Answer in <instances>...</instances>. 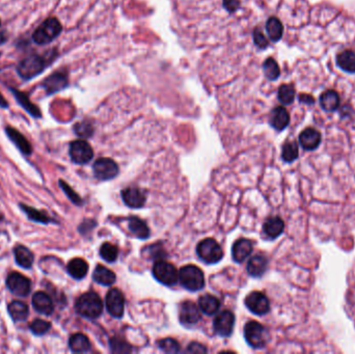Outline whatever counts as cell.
<instances>
[{
  "instance_id": "6da1fadb",
  "label": "cell",
  "mask_w": 355,
  "mask_h": 354,
  "mask_svg": "<svg viewBox=\"0 0 355 354\" xmlns=\"http://www.w3.org/2000/svg\"><path fill=\"white\" fill-rule=\"evenodd\" d=\"M76 311L87 319H97L103 311V302L100 296L95 292L82 294L76 301Z\"/></svg>"
},
{
  "instance_id": "7a4b0ae2",
  "label": "cell",
  "mask_w": 355,
  "mask_h": 354,
  "mask_svg": "<svg viewBox=\"0 0 355 354\" xmlns=\"http://www.w3.org/2000/svg\"><path fill=\"white\" fill-rule=\"evenodd\" d=\"M179 281L185 289L192 292L200 291L205 287L204 273L194 265H187L180 269Z\"/></svg>"
},
{
  "instance_id": "3957f363",
  "label": "cell",
  "mask_w": 355,
  "mask_h": 354,
  "mask_svg": "<svg viewBox=\"0 0 355 354\" xmlns=\"http://www.w3.org/2000/svg\"><path fill=\"white\" fill-rule=\"evenodd\" d=\"M61 24L56 18H49L33 32L32 38L36 44L45 45L52 42L61 32Z\"/></svg>"
},
{
  "instance_id": "277c9868",
  "label": "cell",
  "mask_w": 355,
  "mask_h": 354,
  "mask_svg": "<svg viewBox=\"0 0 355 354\" xmlns=\"http://www.w3.org/2000/svg\"><path fill=\"white\" fill-rule=\"evenodd\" d=\"M154 278L164 286H175L179 281V272L177 268L163 260L157 261L153 266Z\"/></svg>"
},
{
  "instance_id": "5b68a950",
  "label": "cell",
  "mask_w": 355,
  "mask_h": 354,
  "mask_svg": "<svg viewBox=\"0 0 355 354\" xmlns=\"http://www.w3.org/2000/svg\"><path fill=\"white\" fill-rule=\"evenodd\" d=\"M196 254L202 261L208 264L218 263L223 257L221 246L212 238H206L197 244Z\"/></svg>"
},
{
  "instance_id": "8992f818",
  "label": "cell",
  "mask_w": 355,
  "mask_h": 354,
  "mask_svg": "<svg viewBox=\"0 0 355 354\" xmlns=\"http://www.w3.org/2000/svg\"><path fill=\"white\" fill-rule=\"evenodd\" d=\"M244 337L247 344L255 349L265 347L268 341L266 328L257 321H249L246 323L244 327Z\"/></svg>"
},
{
  "instance_id": "52a82bcc",
  "label": "cell",
  "mask_w": 355,
  "mask_h": 354,
  "mask_svg": "<svg viewBox=\"0 0 355 354\" xmlns=\"http://www.w3.org/2000/svg\"><path fill=\"white\" fill-rule=\"evenodd\" d=\"M45 60L39 55H30L25 57L18 66V73L21 78L25 80L31 79V78L41 74L45 69Z\"/></svg>"
},
{
  "instance_id": "ba28073f",
  "label": "cell",
  "mask_w": 355,
  "mask_h": 354,
  "mask_svg": "<svg viewBox=\"0 0 355 354\" xmlns=\"http://www.w3.org/2000/svg\"><path fill=\"white\" fill-rule=\"evenodd\" d=\"M70 157L76 164H86L94 157V151L86 140H75L70 144Z\"/></svg>"
},
{
  "instance_id": "9c48e42d",
  "label": "cell",
  "mask_w": 355,
  "mask_h": 354,
  "mask_svg": "<svg viewBox=\"0 0 355 354\" xmlns=\"http://www.w3.org/2000/svg\"><path fill=\"white\" fill-rule=\"evenodd\" d=\"M106 307L113 318L120 319L125 310V297L117 289H111L106 295Z\"/></svg>"
},
{
  "instance_id": "30bf717a",
  "label": "cell",
  "mask_w": 355,
  "mask_h": 354,
  "mask_svg": "<svg viewBox=\"0 0 355 354\" xmlns=\"http://www.w3.org/2000/svg\"><path fill=\"white\" fill-rule=\"evenodd\" d=\"M7 286L14 295L26 297L30 293L31 283L24 275L18 272H13L7 279Z\"/></svg>"
},
{
  "instance_id": "8fae6325",
  "label": "cell",
  "mask_w": 355,
  "mask_h": 354,
  "mask_svg": "<svg viewBox=\"0 0 355 354\" xmlns=\"http://www.w3.org/2000/svg\"><path fill=\"white\" fill-rule=\"evenodd\" d=\"M95 177L101 181H107L118 175L117 164L109 158H99L93 166Z\"/></svg>"
},
{
  "instance_id": "7c38bea8",
  "label": "cell",
  "mask_w": 355,
  "mask_h": 354,
  "mask_svg": "<svg viewBox=\"0 0 355 354\" xmlns=\"http://www.w3.org/2000/svg\"><path fill=\"white\" fill-rule=\"evenodd\" d=\"M215 332L223 338L229 337L233 334L235 326V316L231 310L219 313L213 322Z\"/></svg>"
},
{
  "instance_id": "4fadbf2b",
  "label": "cell",
  "mask_w": 355,
  "mask_h": 354,
  "mask_svg": "<svg viewBox=\"0 0 355 354\" xmlns=\"http://www.w3.org/2000/svg\"><path fill=\"white\" fill-rule=\"evenodd\" d=\"M246 307L254 314L263 316L270 310V303L265 294L255 291L249 293L245 298Z\"/></svg>"
},
{
  "instance_id": "5bb4252c",
  "label": "cell",
  "mask_w": 355,
  "mask_h": 354,
  "mask_svg": "<svg viewBox=\"0 0 355 354\" xmlns=\"http://www.w3.org/2000/svg\"><path fill=\"white\" fill-rule=\"evenodd\" d=\"M179 318L183 325L192 326L201 319V313L192 301H184L180 306Z\"/></svg>"
},
{
  "instance_id": "9a60e30c",
  "label": "cell",
  "mask_w": 355,
  "mask_h": 354,
  "mask_svg": "<svg viewBox=\"0 0 355 354\" xmlns=\"http://www.w3.org/2000/svg\"><path fill=\"white\" fill-rule=\"evenodd\" d=\"M321 133L314 128L304 129L299 135V143L305 151H314L321 143Z\"/></svg>"
},
{
  "instance_id": "2e32d148",
  "label": "cell",
  "mask_w": 355,
  "mask_h": 354,
  "mask_svg": "<svg viewBox=\"0 0 355 354\" xmlns=\"http://www.w3.org/2000/svg\"><path fill=\"white\" fill-rule=\"evenodd\" d=\"M122 198L124 203L133 209L141 208L145 203L144 193L135 187H129L122 191Z\"/></svg>"
},
{
  "instance_id": "e0dca14e",
  "label": "cell",
  "mask_w": 355,
  "mask_h": 354,
  "mask_svg": "<svg viewBox=\"0 0 355 354\" xmlns=\"http://www.w3.org/2000/svg\"><path fill=\"white\" fill-rule=\"evenodd\" d=\"M68 85V77L61 72H57L49 76L44 80L43 88L47 94H54L64 90Z\"/></svg>"
},
{
  "instance_id": "ac0fdd59",
  "label": "cell",
  "mask_w": 355,
  "mask_h": 354,
  "mask_svg": "<svg viewBox=\"0 0 355 354\" xmlns=\"http://www.w3.org/2000/svg\"><path fill=\"white\" fill-rule=\"evenodd\" d=\"M290 123V114L283 106L275 107L270 116V125L278 131H283Z\"/></svg>"
},
{
  "instance_id": "d6986e66",
  "label": "cell",
  "mask_w": 355,
  "mask_h": 354,
  "mask_svg": "<svg viewBox=\"0 0 355 354\" xmlns=\"http://www.w3.org/2000/svg\"><path fill=\"white\" fill-rule=\"evenodd\" d=\"M253 253V243L248 239H238L237 240L233 247H232V255L233 259L237 263H242L244 260H246L249 255Z\"/></svg>"
},
{
  "instance_id": "ffe728a7",
  "label": "cell",
  "mask_w": 355,
  "mask_h": 354,
  "mask_svg": "<svg viewBox=\"0 0 355 354\" xmlns=\"http://www.w3.org/2000/svg\"><path fill=\"white\" fill-rule=\"evenodd\" d=\"M32 305L36 311L43 315H50L54 310L53 301L45 292H36L32 296Z\"/></svg>"
},
{
  "instance_id": "44dd1931",
  "label": "cell",
  "mask_w": 355,
  "mask_h": 354,
  "mask_svg": "<svg viewBox=\"0 0 355 354\" xmlns=\"http://www.w3.org/2000/svg\"><path fill=\"white\" fill-rule=\"evenodd\" d=\"M268 268V260L262 255L254 256L247 263V272L250 277L261 278Z\"/></svg>"
},
{
  "instance_id": "7402d4cb",
  "label": "cell",
  "mask_w": 355,
  "mask_h": 354,
  "mask_svg": "<svg viewBox=\"0 0 355 354\" xmlns=\"http://www.w3.org/2000/svg\"><path fill=\"white\" fill-rule=\"evenodd\" d=\"M6 133L9 136V138L12 140V142L19 149V151L24 155H30L32 153V148L29 143V141L16 129L12 127L6 128Z\"/></svg>"
},
{
  "instance_id": "603a6c76",
  "label": "cell",
  "mask_w": 355,
  "mask_h": 354,
  "mask_svg": "<svg viewBox=\"0 0 355 354\" xmlns=\"http://www.w3.org/2000/svg\"><path fill=\"white\" fill-rule=\"evenodd\" d=\"M284 228H285V223L283 219L278 216L268 218L263 225L264 233L266 234L267 237L271 239H275L278 238L279 236H281L282 233L284 232Z\"/></svg>"
},
{
  "instance_id": "cb8c5ba5",
  "label": "cell",
  "mask_w": 355,
  "mask_h": 354,
  "mask_svg": "<svg viewBox=\"0 0 355 354\" xmlns=\"http://www.w3.org/2000/svg\"><path fill=\"white\" fill-rule=\"evenodd\" d=\"M67 268L72 278H74L75 280H82L88 274L89 264L80 258H76L70 261Z\"/></svg>"
},
{
  "instance_id": "d4e9b609",
  "label": "cell",
  "mask_w": 355,
  "mask_h": 354,
  "mask_svg": "<svg viewBox=\"0 0 355 354\" xmlns=\"http://www.w3.org/2000/svg\"><path fill=\"white\" fill-rule=\"evenodd\" d=\"M93 279L99 285L110 287L115 283L116 278L111 270L102 265H98L93 273Z\"/></svg>"
},
{
  "instance_id": "484cf974",
  "label": "cell",
  "mask_w": 355,
  "mask_h": 354,
  "mask_svg": "<svg viewBox=\"0 0 355 354\" xmlns=\"http://www.w3.org/2000/svg\"><path fill=\"white\" fill-rule=\"evenodd\" d=\"M128 226L130 232L139 239H147L150 237V228L147 223L138 217H130L128 220Z\"/></svg>"
},
{
  "instance_id": "4316f807",
  "label": "cell",
  "mask_w": 355,
  "mask_h": 354,
  "mask_svg": "<svg viewBox=\"0 0 355 354\" xmlns=\"http://www.w3.org/2000/svg\"><path fill=\"white\" fill-rule=\"evenodd\" d=\"M69 346L75 353H83L91 350V342L89 338L82 334H75L70 338Z\"/></svg>"
},
{
  "instance_id": "83f0119b",
  "label": "cell",
  "mask_w": 355,
  "mask_h": 354,
  "mask_svg": "<svg viewBox=\"0 0 355 354\" xmlns=\"http://www.w3.org/2000/svg\"><path fill=\"white\" fill-rule=\"evenodd\" d=\"M320 105L327 112L336 111L340 106V96L336 91H326L320 96Z\"/></svg>"
},
{
  "instance_id": "f1b7e54d",
  "label": "cell",
  "mask_w": 355,
  "mask_h": 354,
  "mask_svg": "<svg viewBox=\"0 0 355 354\" xmlns=\"http://www.w3.org/2000/svg\"><path fill=\"white\" fill-rule=\"evenodd\" d=\"M13 92V95L15 96V98L17 99L18 103L30 114L32 115L33 117H35V119H38V117H41L42 116V113L41 111H39L38 107L35 106L33 103L30 102L29 98L27 97V95H25L24 93L18 91V90H12Z\"/></svg>"
},
{
  "instance_id": "f546056e",
  "label": "cell",
  "mask_w": 355,
  "mask_h": 354,
  "mask_svg": "<svg viewBox=\"0 0 355 354\" xmlns=\"http://www.w3.org/2000/svg\"><path fill=\"white\" fill-rule=\"evenodd\" d=\"M337 65L348 73H355V52L345 50L337 55Z\"/></svg>"
},
{
  "instance_id": "4dcf8cb0",
  "label": "cell",
  "mask_w": 355,
  "mask_h": 354,
  "mask_svg": "<svg viewBox=\"0 0 355 354\" xmlns=\"http://www.w3.org/2000/svg\"><path fill=\"white\" fill-rule=\"evenodd\" d=\"M199 305L204 314L211 316V315H214L218 311L220 307V302L215 296L206 294L199 299Z\"/></svg>"
},
{
  "instance_id": "1f68e13d",
  "label": "cell",
  "mask_w": 355,
  "mask_h": 354,
  "mask_svg": "<svg viewBox=\"0 0 355 354\" xmlns=\"http://www.w3.org/2000/svg\"><path fill=\"white\" fill-rule=\"evenodd\" d=\"M266 30L271 41L279 42L284 33V26L278 18L270 17L266 22Z\"/></svg>"
},
{
  "instance_id": "d6a6232c",
  "label": "cell",
  "mask_w": 355,
  "mask_h": 354,
  "mask_svg": "<svg viewBox=\"0 0 355 354\" xmlns=\"http://www.w3.org/2000/svg\"><path fill=\"white\" fill-rule=\"evenodd\" d=\"M8 310L14 321H24L29 314L27 304L22 301H13L9 304Z\"/></svg>"
},
{
  "instance_id": "836d02e7",
  "label": "cell",
  "mask_w": 355,
  "mask_h": 354,
  "mask_svg": "<svg viewBox=\"0 0 355 354\" xmlns=\"http://www.w3.org/2000/svg\"><path fill=\"white\" fill-rule=\"evenodd\" d=\"M15 253V259L18 263L19 266L23 267V268H30L33 264V254L26 247L23 245H18L15 247L14 249Z\"/></svg>"
},
{
  "instance_id": "e575fe53",
  "label": "cell",
  "mask_w": 355,
  "mask_h": 354,
  "mask_svg": "<svg viewBox=\"0 0 355 354\" xmlns=\"http://www.w3.org/2000/svg\"><path fill=\"white\" fill-rule=\"evenodd\" d=\"M21 209L24 211V213L27 215V217L32 220V221H35V222H41V223H49L51 222V219L48 215H46L44 212H41V211H38L34 208H31L27 205H24V204H21L20 205Z\"/></svg>"
},
{
  "instance_id": "d590c367",
  "label": "cell",
  "mask_w": 355,
  "mask_h": 354,
  "mask_svg": "<svg viewBox=\"0 0 355 354\" xmlns=\"http://www.w3.org/2000/svg\"><path fill=\"white\" fill-rule=\"evenodd\" d=\"M299 150L298 144L295 141H288L284 144L282 151V158L285 162L291 163L298 158Z\"/></svg>"
},
{
  "instance_id": "8d00e7d4",
  "label": "cell",
  "mask_w": 355,
  "mask_h": 354,
  "mask_svg": "<svg viewBox=\"0 0 355 354\" xmlns=\"http://www.w3.org/2000/svg\"><path fill=\"white\" fill-rule=\"evenodd\" d=\"M263 71L269 80H276L281 75L280 67L273 58H267L263 64Z\"/></svg>"
},
{
  "instance_id": "74e56055",
  "label": "cell",
  "mask_w": 355,
  "mask_h": 354,
  "mask_svg": "<svg viewBox=\"0 0 355 354\" xmlns=\"http://www.w3.org/2000/svg\"><path fill=\"white\" fill-rule=\"evenodd\" d=\"M278 98L284 105H290L295 99V89L291 85H283L279 89Z\"/></svg>"
},
{
  "instance_id": "f35d334b",
  "label": "cell",
  "mask_w": 355,
  "mask_h": 354,
  "mask_svg": "<svg viewBox=\"0 0 355 354\" xmlns=\"http://www.w3.org/2000/svg\"><path fill=\"white\" fill-rule=\"evenodd\" d=\"M100 256L104 261H106L108 263H113L117 259L118 249L115 245L108 243V242H105L102 244V246L100 248Z\"/></svg>"
},
{
  "instance_id": "ab89813d",
  "label": "cell",
  "mask_w": 355,
  "mask_h": 354,
  "mask_svg": "<svg viewBox=\"0 0 355 354\" xmlns=\"http://www.w3.org/2000/svg\"><path fill=\"white\" fill-rule=\"evenodd\" d=\"M51 327V324L45 320L36 319L30 324L31 331L36 336H43L45 335Z\"/></svg>"
},
{
  "instance_id": "60d3db41",
  "label": "cell",
  "mask_w": 355,
  "mask_h": 354,
  "mask_svg": "<svg viewBox=\"0 0 355 354\" xmlns=\"http://www.w3.org/2000/svg\"><path fill=\"white\" fill-rule=\"evenodd\" d=\"M159 347L166 353H178L180 351V344L174 339H164L159 342Z\"/></svg>"
},
{
  "instance_id": "b9f144b4",
  "label": "cell",
  "mask_w": 355,
  "mask_h": 354,
  "mask_svg": "<svg viewBox=\"0 0 355 354\" xmlns=\"http://www.w3.org/2000/svg\"><path fill=\"white\" fill-rule=\"evenodd\" d=\"M110 348L114 353H127L131 351V346L120 339L110 340Z\"/></svg>"
},
{
  "instance_id": "7bdbcfd3",
  "label": "cell",
  "mask_w": 355,
  "mask_h": 354,
  "mask_svg": "<svg viewBox=\"0 0 355 354\" xmlns=\"http://www.w3.org/2000/svg\"><path fill=\"white\" fill-rule=\"evenodd\" d=\"M93 127L89 124V123H79L75 126V132L78 136H80V137H90L92 136L93 134Z\"/></svg>"
},
{
  "instance_id": "ee69618b",
  "label": "cell",
  "mask_w": 355,
  "mask_h": 354,
  "mask_svg": "<svg viewBox=\"0 0 355 354\" xmlns=\"http://www.w3.org/2000/svg\"><path fill=\"white\" fill-rule=\"evenodd\" d=\"M59 185H60V187L62 188V190L66 192V194L68 195V198L74 203V204H76V205H80L81 203H82V201H81V199L80 198H79V195L76 193V192H74L73 190H72V188L67 184V183H65L64 181H59Z\"/></svg>"
},
{
  "instance_id": "f6af8a7d",
  "label": "cell",
  "mask_w": 355,
  "mask_h": 354,
  "mask_svg": "<svg viewBox=\"0 0 355 354\" xmlns=\"http://www.w3.org/2000/svg\"><path fill=\"white\" fill-rule=\"evenodd\" d=\"M254 41H255L256 45L258 47H260L261 49L267 48L268 44H269L268 41H267V38L263 34V32L260 29H258V28L254 31Z\"/></svg>"
},
{
  "instance_id": "bcb514c9",
  "label": "cell",
  "mask_w": 355,
  "mask_h": 354,
  "mask_svg": "<svg viewBox=\"0 0 355 354\" xmlns=\"http://www.w3.org/2000/svg\"><path fill=\"white\" fill-rule=\"evenodd\" d=\"M187 352H192V353H206L207 349L199 344V343H191L188 348H187Z\"/></svg>"
},
{
  "instance_id": "7dc6e473",
  "label": "cell",
  "mask_w": 355,
  "mask_h": 354,
  "mask_svg": "<svg viewBox=\"0 0 355 354\" xmlns=\"http://www.w3.org/2000/svg\"><path fill=\"white\" fill-rule=\"evenodd\" d=\"M224 6L229 11H235L238 7V2L237 0H224Z\"/></svg>"
},
{
  "instance_id": "c3c4849f",
  "label": "cell",
  "mask_w": 355,
  "mask_h": 354,
  "mask_svg": "<svg viewBox=\"0 0 355 354\" xmlns=\"http://www.w3.org/2000/svg\"><path fill=\"white\" fill-rule=\"evenodd\" d=\"M299 100H300V102L306 103V104H312V103H314V99H312L311 97L305 96V95H301V96L299 97Z\"/></svg>"
},
{
  "instance_id": "681fc988",
  "label": "cell",
  "mask_w": 355,
  "mask_h": 354,
  "mask_svg": "<svg viewBox=\"0 0 355 354\" xmlns=\"http://www.w3.org/2000/svg\"><path fill=\"white\" fill-rule=\"evenodd\" d=\"M9 106L8 102L6 101V99L4 98V96L0 94V107H3V108H7Z\"/></svg>"
},
{
  "instance_id": "f907efd6",
  "label": "cell",
  "mask_w": 355,
  "mask_h": 354,
  "mask_svg": "<svg viewBox=\"0 0 355 354\" xmlns=\"http://www.w3.org/2000/svg\"><path fill=\"white\" fill-rule=\"evenodd\" d=\"M0 23H2V22H0Z\"/></svg>"
}]
</instances>
